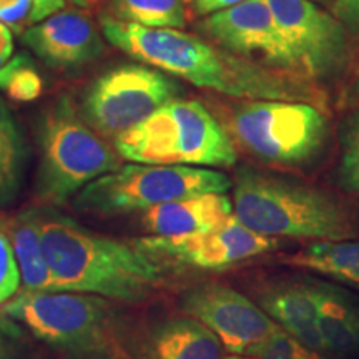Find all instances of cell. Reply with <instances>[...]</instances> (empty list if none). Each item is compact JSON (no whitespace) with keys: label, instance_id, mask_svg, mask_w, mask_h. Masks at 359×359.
<instances>
[{"label":"cell","instance_id":"cell-33","mask_svg":"<svg viewBox=\"0 0 359 359\" xmlns=\"http://www.w3.org/2000/svg\"><path fill=\"white\" fill-rule=\"evenodd\" d=\"M19 2H20V0H0V12L8 11V8L17 6Z\"/></svg>","mask_w":359,"mask_h":359},{"label":"cell","instance_id":"cell-14","mask_svg":"<svg viewBox=\"0 0 359 359\" xmlns=\"http://www.w3.org/2000/svg\"><path fill=\"white\" fill-rule=\"evenodd\" d=\"M24 43L53 69H74L95 60L103 42L88 15L79 11H60L22 34Z\"/></svg>","mask_w":359,"mask_h":359},{"label":"cell","instance_id":"cell-30","mask_svg":"<svg viewBox=\"0 0 359 359\" xmlns=\"http://www.w3.org/2000/svg\"><path fill=\"white\" fill-rule=\"evenodd\" d=\"M13 53V39L12 30L6 24L0 22V69L12 58Z\"/></svg>","mask_w":359,"mask_h":359},{"label":"cell","instance_id":"cell-17","mask_svg":"<svg viewBox=\"0 0 359 359\" xmlns=\"http://www.w3.org/2000/svg\"><path fill=\"white\" fill-rule=\"evenodd\" d=\"M316 306L318 327L330 353H351L359 348V304L338 286L309 283Z\"/></svg>","mask_w":359,"mask_h":359},{"label":"cell","instance_id":"cell-2","mask_svg":"<svg viewBox=\"0 0 359 359\" xmlns=\"http://www.w3.org/2000/svg\"><path fill=\"white\" fill-rule=\"evenodd\" d=\"M39 212L40 245L58 291L135 303L160 283V264L137 243L95 235L48 208Z\"/></svg>","mask_w":359,"mask_h":359},{"label":"cell","instance_id":"cell-13","mask_svg":"<svg viewBox=\"0 0 359 359\" xmlns=\"http://www.w3.org/2000/svg\"><path fill=\"white\" fill-rule=\"evenodd\" d=\"M201 29L226 50L246 57L259 55L275 69L298 75L288 45L264 0H243L215 12L203 20Z\"/></svg>","mask_w":359,"mask_h":359},{"label":"cell","instance_id":"cell-3","mask_svg":"<svg viewBox=\"0 0 359 359\" xmlns=\"http://www.w3.org/2000/svg\"><path fill=\"white\" fill-rule=\"evenodd\" d=\"M233 217L266 238L336 241L354 236L339 201L318 188L243 168L233 182Z\"/></svg>","mask_w":359,"mask_h":359},{"label":"cell","instance_id":"cell-5","mask_svg":"<svg viewBox=\"0 0 359 359\" xmlns=\"http://www.w3.org/2000/svg\"><path fill=\"white\" fill-rule=\"evenodd\" d=\"M39 140L37 195L45 203L62 205L90 182L120 168L115 151L80 116L69 97L45 111Z\"/></svg>","mask_w":359,"mask_h":359},{"label":"cell","instance_id":"cell-29","mask_svg":"<svg viewBox=\"0 0 359 359\" xmlns=\"http://www.w3.org/2000/svg\"><path fill=\"white\" fill-rule=\"evenodd\" d=\"M240 2H243V0H193V7H195L196 13L206 15V13H215Z\"/></svg>","mask_w":359,"mask_h":359},{"label":"cell","instance_id":"cell-27","mask_svg":"<svg viewBox=\"0 0 359 359\" xmlns=\"http://www.w3.org/2000/svg\"><path fill=\"white\" fill-rule=\"evenodd\" d=\"M20 336V330L7 314L0 311V359H11L13 339Z\"/></svg>","mask_w":359,"mask_h":359},{"label":"cell","instance_id":"cell-28","mask_svg":"<svg viewBox=\"0 0 359 359\" xmlns=\"http://www.w3.org/2000/svg\"><path fill=\"white\" fill-rule=\"evenodd\" d=\"M67 0H32V12H30L29 25L39 24L53 13L60 12L65 7Z\"/></svg>","mask_w":359,"mask_h":359},{"label":"cell","instance_id":"cell-35","mask_svg":"<svg viewBox=\"0 0 359 359\" xmlns=\"http://www.w3.org/2000/svg\"><path fill=\"white\" fill-rule=\"evenodd\" d=\"M356 87H358V92H359V77H358V85H356Z\"/></svg>","mask_w":359,"mask_h":359},{"label":"cell","instance_id":"cell-25","mask_svg":"<svg viewBox=\"0 0 359 359\" xmlns=\"http://www.w3.org/2000/svg\"><path fill=\"white\" fill-rule=\"evenodd\" d=\"M20 285V271L15 255L6 233L0 230V304L17 293Z\"/></svg>","mask_w":359,"mask_h":359},{"label":"cell","instance_id":"cell-7","mask_svg":"<svg viewBox=\"0 0 359 359\" xmlns=\"http://www.w3.org/2000/svg\"><path fill=\"white\" fill-rule=\"evenodd\" d=\"M2 313L43 343L82 356L105 353L114 343V311L100 296L24 290Z\"/></svg>","mask_w":359,"mask_h":359},{"label":"cell","instance_id":"cell-16","mask_svg":"<svg viewBox=\"0 0 359 359\" xmlns=\"http://www.w3.org/2000/svg\"><path fill=\"white\" fill-rule=\"evenodd\" d=\"M258 304L286 333L316 351L326 353L309 283L280 281L264 286L259 291Z\"/></svg>","mask_w":359,"mask_h":359},{"label":"cell","instance_id":"cell-15","mask_svg":"<svg viewBox=\"0 0 359 359\" xmlns=\"http://www.w3.org/2000/svg\"><path fill=\"white\" fill-rule=\"evenodd\" d=\"M233 217L226 193H205L191 198L156 205L142 212V224L155 236H185L222 226Z\"/></svg>","mask_w":359,"mask_h":359},{"label":"cell","instance_id":"cell-23","mask_svg":"<svg viewBox=\"0 0 359 359\" xmlns=\"http://www.w3.org/2000/svg\"><path fill=\"white\" fill-rule=\"evenodd\" d=\"M251 356L257 359H325L321 351L306 346L281 327L259 344Z\"/></svg>","mask_w":359,"mask_h":359},{"label":"cell","instance_id":"cell-20","mask_svg":"<svg viewBox=\"0 0 359 359\" xmlns=\"http://www.w3.org/2000/svg\"><path fill=\"white\" fill-rule=\"evenodd\" d=\"M288 266L309 269L359 288V241H318L281 258Z\"/></svg>","mask_w":359,"mask_h":359},{"label":"cell","instance_id":"cell-22","mask_svg":"<svg viewBox=\"0 0 359 359\" xmlns=\"http://www.w3.org/2000/svg\"><path fill=\"white\" fill-rule=\"evenodd\" d=\"M187 0H110L107 15L143 27L187 25Z\"/></svg>","mask_w":359,"mask_h":359},{"label":"cell","instance_id":"cell-4","mask_svg":"<svg viewBox=\"0 0 359 359\" xmlns=\"http://www.w3.org/2000/svg\"><path fill=\"white\" fill-rule=\"evenodd\" d=\"M114 142L118 155L133 163L188 167L236 163L230 133L196 100L173 98Z\"/></svg>","mask_w":359,"mask_h":359},{"label":"cell","instance_id":"cell-6","mask_svg":"<svg viewBox=\"0 0 359 359\" xmlns=\"http://www.w3.org/2000/svg\"><path fill=\"white\" fill-rule=\"evenodd\" d=\"M231 188V180L217 170L132 163L85 185L75 198V206L102 215L143 212L151 206L205 193H226Z\"/></svg>","mask_w":359,"mask_h":359},{"label":"cell","instance_id":"cell-19","mask_svg":"<svg viewBox=\"0 0 359 359\" xmlns=\"http://www.w3.org/2000/svg\"><path fill=\"white\" fill-rule=\"evenodd\" d=\"M222 349L218 336L188 314L163 321L148 339L150 359H222Z\"/></svg>","mask_w":359,"mask_h":359},{"label":"cell","instance_id":"cell-10","mask_svg":"<svg viewBox=\"0 0 359 359\" xmlns=\"http://www.w3.org/2000/svg\"><path fill=\"white\" fill-rule=\"evenodd\" d=\"M182 309L208 326L231 354L251 356L280 327L259 304L230 286L215 283L187 291Z\"/></svg>","mask_w":359,"mask_h":359},{"label":"cell","instance_id":"cell-31","mask_svg":"<svg viewBox=\"0 0 359 359\" xmlns=\"http://www.w3.org/2000/svg\"><path fill=\"white\" fill-rule=\"evenodd\" d=\"M339 6L344 15L359 22V0H339Z\"/></svg>","mask_w":359,"mask_h":359},{"label":"cell","instance_id":"cell-21","mask_svg":"<svg viewBox=\"0 0 359 359\" xmlns=\"http://www.w3.org/2000/svg\"><path fill=\"white\" fill-rule=\"evenodd\" d=\"M25 148L11 109L0 97V205H8L19 195L24 177Z\"/></svg>","mask_w":359,"mask_h":359},{"label":"cell","instance_id":"cell-26","mask_svg":"<svg viewBox=\"0 0 359 359\" xmlns=\"http://www.w3.org/2000/svg\"><path fill=\"white\" fill-rule=\"evenodd\" d=\"M6 90L13 100L32 102L42 93V79L34 69V64L20 67L8 80Z\"/></svg>","mask_w":359,"mask_h":359},{"label":"cell","instance_id":"cell-9","mask_svg":"<svg viewBox=\"0 0 359 359\" xmlns=\"http://www.w3.org/2000/svg\"><path fill=\"white\" fill-rule=\"evenodd\" d=\"M178 93L177 82L160 70L120 65L93 80L85 90L80 111L98 135L115 140Z\"/></svg>","mask_w":359,"mask_h":359},{"label":"cell","instance_id":"cell-24","mask_svg":"<svg viewBox=\"0 0 359 359\" xmlns=\"http://www.w3.org/2000/svg\"><path fill=\"white\" fill-rule=\"evenodd\" d=\"M339 177L349 191L359 195V111L349 116L344 125Z\"/></svg>","mask_w":359,"mask_h":359},{"label":"cell","instance_id":"cell-12","mask_svg":"<svg viewBox=\"0 0 359 359\" xmlns=\"http://www.w3.org/2000/svg\"><path fill=\"white\" fill-rule=\"evenodd\" d=\"M154 257H167L198 269H223L245 259L269 253L275 238L248 230L235 217L215 230L185 236H148L137 241Z\"/></svg>","mask_w":359,"mask_h":359},{"label":"cell","instance_id":"cell-11","mask_svg":"<svg viewBox=\"0 0 359 359\" xmlns=\"http://www.w3.org/2000/svg\"><path fill=\"white\" fill-rule=\"evenodd\" d=\"M299 77H321L344 53L343 27L309 0H264Z\"/></svg>","mask_w":359,"mask_h":359},{"label":"cell","instance_id":"cell-1","mask_svg":"<svg viewBox=\"0 0 359 359\" xmlns=\"http://www.w3.org/2000/svg\"><path fill=\"white\" fill-rule=\"evenodd\" d=\"M100 24L114 47L200 88L246 100L309 102L316 97L306 79L266 69L178 29L143 27L110 15H103Z\"/></svg>","mask_w":359,"mask_h":359},{"label":"cell","instance_id":"cell-32","mask_svg":"<svg viewBox=\"0 0 359 359\" xmlns=\"http://www.w3.org/2000/svg\"><path fill=\"white\" fill-rule=\"evenodd\" d=\"M67 2L80 8H92L95 4H98V0H67Z\"/></svg>","mask_w":359,"mask_h":359},{"label":"cell","instance_id":"cell-18","mask_svg":"<svg viewBox=\"0 0 359 359\" xmlns=\"http://www.w3.org/2000/svg\"><path fill=\"white\" fill-rule=\"evenodd\" d=\"M0 230L11 241L25 291H58L40 245L39 208L24 210L2 219Z\"/></svg>","mask_w":359,"mask_h":359},{"label":"cell","instance_id":"cell-8","mask_svg":"<svg viewBox=\"0 0 359 359\" xmlns=\"http://www.w3.org/2000/svg\"><path fill=\"white\" fill-rule=\"evenodd\" d=\"M326 118L302 100H248L230 116V137L250 154L278 165H302L320 154Z\"/></svg>","mask_w":359,"mask_h":359},{"label":"cell","instance_id":"cell-34","mask_svg":"<svg viewBox=\"0 0 359 359\" xmlns=\"http://www.w3.org/2000/svg\"><path fill=\"white\" fill-rule=\"evenodd\" d=\"M222 359H257L253 356H245V354H230V356H224Z\"/></svg>","mask_w":359,"mask_h":359}]
</instances>
